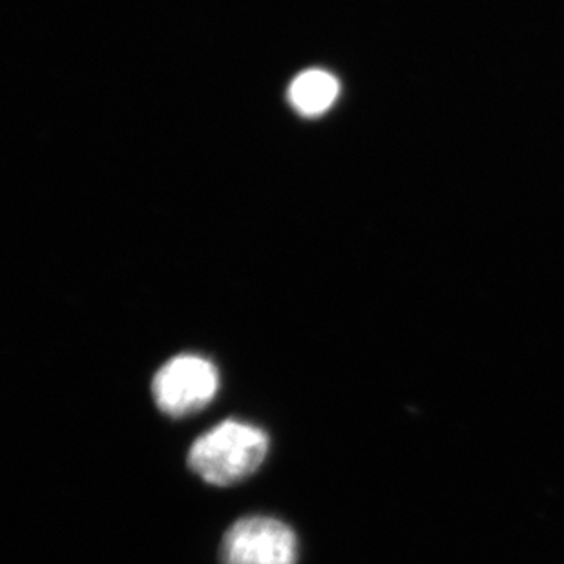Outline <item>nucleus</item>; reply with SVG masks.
<instances>
[{
    "label": "nucleus",
    "instance_id": "obj_4",
    "mask_svg": "<svg viewBox=\"0 0 564 564\" xmlns=\"http://www.w3.org/2000/svg\"><path fill=\"white\" fill-rule=\"evenodd\" d=\"M338 80L324 69H310L300 74L289 88L293 107L305 116H318L335 102L338 96Z\"/></svg>",
    "mask_w": 564,
    "mask_h": 564
},
{
    "label": "nucleus",
    "instance_id": "obj_1",
    "mask_svg": "<svg viewBox=\"0 0 564 564\" xmlns=\"http://www.w3.org/2000/svg\"><path fill=\"white\" fill-rule=\"evenodd\" d=\"M267 453L269 435L261 427L240 421H225L192 444L188 466L208 485L224 488L254 475Z\"/></svg>",
    "mask_w": 564,
    "mask_h": 564
},
{
    "label": "nucleus",
    "instance_id": "obj_3",
    "mask_svg": "<svg viewBox=\"0 0 564 564\" xmlns=\"http://www.w3.org/2000/svg\"><path fill=\"white\" fill-rule=\"evenodd\" d=\"M219 557L221 564H296L299 539L274 517H243L225 533Z\"/></svg>",
    "mask_w": 564,
    "mask_h": 564
},
{
    "label": "nucleus",
    "instance_id": "obj_2",
    "mask_svg": "<svg viewBox=\"0 0 564 564\" xmlns=\"http://www.w3.org/2000/svg\"><path fill=\"white\" fill-rule=\"evenodd\" d=\"M218 369L199 355H180L169 360L152 380V397L161 413L185 419L205 410L218 394Z\"/></svg>",
    "mask_w": 564,
    "mask_h": 564
}]
</instances>
